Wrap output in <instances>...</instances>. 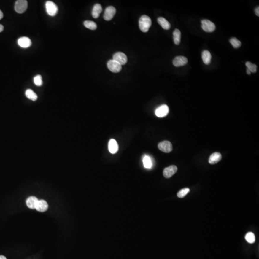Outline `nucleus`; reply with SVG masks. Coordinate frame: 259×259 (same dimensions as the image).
<instances>
[{"mask_svg":"<svg viewBox=\"0 0 259 259\" xmlns=\"http://www.w3.org/2000/svg\"><path fill=\"white\" fill-rule=\"evenodd\" d=\"M245 64L247 69L250 71V73H255L256 72L257 67L256 65L253 64L250 61H247Z\"/></svg>","mask_w":259,"mask_h":259,"instance_id":"393cba45","label":"nucleus"},{"mask_svg":"<svg viewBox=\"0 0 259 259\" xmlns=\"http://www.w3.org/2000/svg\"><path fill=\"white\" fill-rule=\"evenodd\" d=\"M48 207H49V205L47 202L43 200H40L38 201L35 209H36L38 211L44 212L47 210Z\"/></svg>","mask_w":259,"mask_h":259,"instance_id":"4468645a","label":"nucleus"},{"mask_svg":"<svg viewBox=\"0 0 259 259\" xmlns=\"http://www.w3.org/2000/svg\"><path fill=\"white\" fill-rule=\"evenodd\" d=\"M108 147H109V151L111 154H116L119 150V145L118 143L114 139H110L109 142Z\"/></svg>","mask_w":259,"mask_h":259,"instance_id":"ddd939ff","label":"nucleus"},{"mask_svg":"<svg viewBox=\"0 0 259 259\" xmlns=\"http://www.w3.org/2000/svg\"><path fill=\"white\" fill-rule=\"evenodd\" d=\"M28 6V1L26 0H18L15 2V9L18 14H22L26 11Z\"/></svg>","mask_w":259,"mask_h":259,"instance_id":"f03ea898","label":"nucleus"},{"mask_svg":"<svg viewBox=\"0 0 259 259\" xmlns=\"http://www.w3.org/2000/svg\"><path fill=\"white\" fill-rule=\"evenodd\" d=\"M102 11V8L100 4H96L93 7L92 12V15L94 18H97L100 15V13Z\"/></svg>","mask_w":259,"mask_h":259,"instance_id":"f3484780","label":"nucleus"},{"mask_svg":"<svg viewBox=\"0 0 259 259\" xmlns=\"http://www.w3.org/2000/svg\"><path fill=\"white\" fill-rule=\"evenodd\" d=\"M25 95L26 98L34 101L38 99V96L31 89H27L26 91Z\"/></svg>","mask_w":259,"mask_h":259,"instance_id":"aec40b11","label":"nucleus"},{"mask_svg":"<svg viewBox=\"0 0 259 259\" xmlns=\"http://www.w3.org/2000/svg\"><path fill=\"white\" fill-rule=\"evenodd\" d=\"M255 12L256 15L257 16H259V7H256L255 10Z\"/></svg>","mask_w":259,"mask_h":259,"instance_id":"c85d7f7f","label":"nucleus"},{"mask_svg":"<svg viewBox=\"0 0 259 259\" xmlns=\"http://www.w3.org/2000/svg\"><path fill=\"white\" fill-rule=\"evenodd\" d=\"M188 63V60L186 58L182 56H177L173 61V64L176 67H180L184 66Z\"/></svg>","mask_w":259,"mask_h":259,"instance_id":"9b49d317","label":"nucleus"},{"mask_svg":"<svg viewBox=\"0 0 259 259\" xmlns=\"http://www.w3.org/2000/svg\"><path fill=\"white\" fill-rule=\"evenodd\" d=\"M116 12V10L114 7L112 6H109L106 8L104 12L103 18L106 21H109L112 20Z\"/></svg>","mask_w":259,"mask_h":259,"instance_id":"0eeeda50","label":"nucleus"},{"mask_svg":"<svg viewBox=\"0 0 259 259\" xmlns=\"http://www.w3.org/2000/svg\"><path fill=\"white\" fill-rule=\"evenodd\" d=\"M158 147L160 150L166 153H170L173 149L171 143L168 141H164L160 142L158 144Z\"/></svg>","mask_w":259,"mask_h":259,"instance_id":"39448f33","label":"nucleus"},{"mask_svg":"<svg viewBox=\"0 0 259 259\" xmlns=\"http://www.w3.org/2000/svg\"><path fill=\"white\" fill-rule=\"evenodd\" d=\"M245 239L248 243L252 244L255 241V237L252 232H248L245 236Z\"/></svg>","mask_w":259,"mask_h":259,"instance_id":"b1692460","label":"nucleus"},{"mask_svg":"<svg viewBox=\"0 0 259 259\" xmlns=\"http://www.w3.org/2000/svg\"><path fill=\"white\" fill-rule=\"evenodd\" d=\"M109 70L113 73H119L122 70V65L114 60H110L107 63Z\"/></svg>","mask_w":259,"mask_h":259,"instance_id":"423d86ee","label":"nucleus"},{"mask_svg":"<svg viewBox=\"0 0 259 259\" xmlns=\"http://www.w3.org/2000/svg\"><path fill=\"white\" fill-rule=\"evenodd\" d=\"M113 60L118 62L120 65H124L127 61V57L124 53L118 52L114 54L113 57Z\"/></svg>","mask_w":259,"mask_h":259,"instance_id":"6e6552de","label":"nucleus"},{"mask_svg":"<svg viewBox=\"0 0 259 259\" xmlns=\"http://www.w3.org/2000/svg\"><path fill=\"white\" fill-rule=\"evenodd\" d=\"M0 259H7V258L4 256L1 255L0 256Z\"/></svg>","mask_w":259,"mask_h":259,"instance_id":"2f4dec72","label":"nucleus"},{"mask_svg":"<svg viewBox=\"0 0 259 259\" xmlns=\"http://www.w3.org/2000/svg\"><path fill=\"white\" fill-rule=\"evenodd\" d=\"M158 24L162 26L164 29L169 30L171 27V25L169 22L165 18L162 17H159L158 18Z\"/></svg>","mask_w":259,"mask_h":259,"instance_id":"a211bd4d","label":"nucleus"},{"mask_svg":"<svg viewBox=\"0 0 259 259\" xmlns=\"http://www.w3.org/2000/svg\"><path fill=\"white\" fill-rule=\"evenodd\" d=\"M230 43L233 46V47L235 49L239 48L241 46V43L235 38H232L229 40Z\"/></svg>","mask_w":259,"mask_h":259,"instance_id":"a878e982","label":"nucleus"},{"mask_svg":"<svg viewBox=\"0 0 259 259\" xmlns=\"http://www.w3.org/2000/svg\"><path fill=\"white\" fill-rule=\"evenodd\" d=\"M190 192V190L189 188H184L181 190H179L177 193V196L179 198H182L185 196L187 194H188L189 192Z\"/></svg>","mask_w":259,"mask_h":259,"instance_id":"bb28decb","label":"nucleus"},{"mask_svg":"<svg viewBox=\"0 0 259 259\" xmlns=\"http://www.w3.org/2000/svg\"><path fill=\"white\" fill-rule=\"evenodd\" d=\"M18 44L22 48H28L31 45V41L30 39L26 36L19 38L18 40Z\"/></svg>","mask_w":259,"mask_h":259,"instance_id":"f8f14e48","label":"nucleus"},{"mask_svg":"<svg viewBox=\"0 0 259 259\" xmlns=\"http://www.w3.org/2000/svg\"><path fill=\"white\" fill-rule=\"evenodd\" d=\"M201 22V28L204 31L211 33L215 30V25L210 20L204 19L202 20Z\"/></svg>","mask_w":259,"mask_h":259,"instance_id":"20e7f679","label":"nucleus"},{"mask_svg":"<svg viewBox=\"0 0 259 259\" xmlns=\"http://www.w3.org/2000/svg\"><path fill=\"white\" fill-rule=\"evenodd\" d=\"M34 84H35L36 86H42L43 84L42 78L40 75H36L34 78Z\"/></svg>","mask_w":259,"mask_h":259,"instance_id":"cd10ccee","label":"nucleus"},{"mask_svg":"<svg viewBox=\"0 0 259 259\" xmlns=\"http://www.w3.org/2000/svg\"><path fill=\"white\" fill-rule=\"evenodd\" d=\"M139 28L142 31L147 32L151 26V19L147 15H142L139 19Z\"/></svg>","mask_w":259,"mask_h":259,"instance_id":"f257e3e1","label":"nucleus"},{"mask_svg":"<svg viewBox=\"0 0 259 259\" xmlns=\"http://www.w3.org/2000/svg\"><path fill=\"white\" fill-rule=\"evenodd\" d=\"M84 25L86 28L90 30H94L97 28V25L94 22L86 20L84 22Z\"/></svg>","mask_w":259,"mask_h":259,"instance_id":"5701e85b","label":"nucleus"},{"mask_svg":"<svg viewBox=\"0 0 259 259\" xmlns=\"http://www.w3.org/2000/svg\"><path fill=\"white\" fill-rule=\"evenodd\" d=\"M4 27L3 25L0 24V33L1 32L4 30Z\"/></svg>","mask_w":259,"mask_h":259,"instance_id":"c756f323","label":"nucleus"},{"mask_svg":"<svg viewBox=\"0 0 259 259\" xmlns=\"http://www.w3.org/2000/svg\"><path fill=\"white\" fill-rule=\"evenodd\" d=\"M201 57L204 63L206 65L210 64L211 61L212 56L208 50H204L202 53Z\"/></svg>","mask_w":259,"mask_h":259,"instance_id":"6ab92c4d","label":"nucleus"},{"mask_svg":"<svg viewBox=\"0 0 259 259\" xmlns=\"http://www.w3.org/2000/svg\"><path fill=\"white\" fill-rule=\"evenodd\" d=\"M178 170V168L176 166L172 165L166 168L163 171V175L166 178L171 177Z\"/></svg>","mask_w":259,"mask_h":259,"instance_id":"9d476101","label":"nucleus"},{"mask_svg":"<svg viewBox=\"0 0 259 259\" xmlns=\"http://www.w3.org/2000/svg\"><path fill=\"white\" fill-rule=\"evenodd\" d=\"M247 74H249V75H250V74H251L250 71L249 70H248V69H247Z\"/></svg>","mask_w":259,"mask_h":259,"instance_id":"473e14b6","label":"nucleus"},{"mask_svg":"<svg viewBox=\"0 0 259 259\" xmlns=\"http://www.w3.org/2000/svg\"><path fill=\"white\" fill-rule=\"evenodd\" d=\"M143 164L145 168L150 169L152 166V161L151 158L148 155H145L143 158Z\"/></svg>","mask_w":259,"mask_h":259,"instance_id":"4be33fe9","label":"nucleus"},{"mask_svg":"<svg viewBox=\"0 0 259 259\" xmlns=\"http://www.w3.org/2000/svg\"><path fill=\"white\" fill-rule=\"evenodd\" d=\"M173 40L176 45H179L181 40V32L178 29H176L173 32Z\"/></svg>","mask_w":259,"mask_h":259,"instance_id":"412c9836","label":"nucleus"},{"mask_svg":"<svg viewBox=\"0 0 259 259\" xmlns=\"http://www.w3.org/2000/svg\"><path fill=\"white\" fill-rule=\"evenodd\" d=\"M47 13L49 15L55 16L57 13L58 8L56 4L52 1H47L45 4Z\"/></svg>","mask_w":259,"mask_h":259,"instance_id":"7ed1b4c3","label":"nucleus"},{"mask_svg":"<svg viewBox=\"0 0 259 259\" xmlns=\"http://www.w3.org/2000/svg\"><path fill=\"white\" fill-rule=\"evenodd\" d=\"M38 201H39V200L36 197H29L26 200V205L28 206V207L30 209H36V204H38Z\"/></svg>","mask_w":259,"mask_h":259,"instance_id":"2eb2a0df","label":"nucleus"},{"mask_svg":"<svg viewBox=\"0 0 259 259\" xmlns=\"http://www.w3.org/2000/svg\"><path fill=\"white\" fill-rule=\"evenodd\" d=\"M222 158V155L220 153L218 152H215L210 155L209 158V163L210 164H217L218 162L220 161Z\"/></svg>","mask_w":259,"mask_h":259,"instance_id":"dca6fc26","label":"nucleus"},{"mask_svg":"<svg viewBox=\"0 0 259 259\" xmlns=\"http://www.w3.org/2000/svg\"><path fill=\"white\" fill-rule=\"evenodd\" d=\"M3 16L4 15H3V12L1 11V10H0V20L3 18Z\"/></svg>","mask_w":259,"mask_h":259,"instance_id":"7c9ffc66","label":"nucleus"},{"mask_svg":"<svg viewBox=\"0 0 259 259\" xmlns=\"http://www.w3.org/2000/svg\"><path fill=\"white\" fill-rule=\"evenodd\" d=\"M169 112V108L166 105L160 106L155 110V115L159 118L166 116Z\"/></svg>","mask_w":259,"mask_h":259,"instance_id":"1a4fd4ad","label":"nucleus"}]
</instances>
